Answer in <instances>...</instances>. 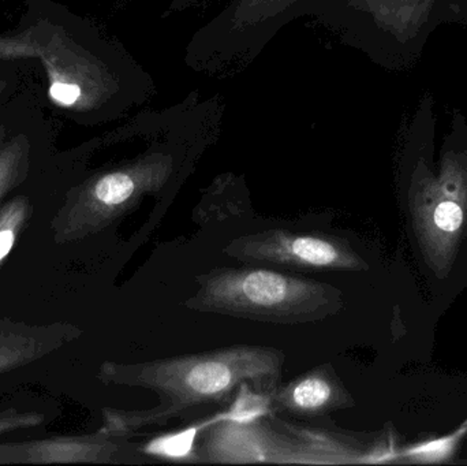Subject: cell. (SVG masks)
Wrapping results in <instances>:
<instances>
[{
  "mask_svg": "<svg viewBox=\"0 0 467 466\" xmlns=\"http://www.w3.org/2000/svg\"><path fill=\"white\" fill-rule=\"evenodd\" d=\"M219 96L199 90L161 109H144L141 139L133 155L104 167L66 194L51 222L57 243L100 233L148 196L178 188L213 145L223 123Z\"/></svg>",
  "mask_w": 467,
  "mask_h": 466,
  "instance_id": "1",
  "label": "cell"
},
{
  "mask_svg": "<svg viewBox=\"0 0 467 466\" xmlns=\"http://www.w3.org/2000/svg\"><path fill=\"white\" fill-rule=\"evenodd\" d=\"M285 361L282 350L255 345H235L147 363L106 361L99 369L100 382L152 391L161 402L145 410L106 408L101 430L130 438L147 427L188 420L205 410H226L244 383L271 397L282 385Z\"/></svg>",
  "mask_w": 467,
  "mask_h": 466,
  "instance_id": "2",
  "label": "cell"
},
{
  "mask_svg": "<svg viewBox=\"0 0 467 466\" xmlns=\"http://www.w3.org/2000/svg\"><path fill=\"white\" fill-rule=\"evenodd\" d=\"M19 59L43 63L57 106L96 120L123 117L156 93L150 74L122 47L82 44L51 24L0 36V60Z\"/></svg>",
  "mask_w": 467,
  "mask_h": 466,
  "instance_id": "3",
  "label": "cell"
},
{
  "mask_svg": "<svg viewBox=\"0 0 467 466\" xmlns=\"http://www.w3.org/2000/svg\"><path fill=\"white\" fill-rule=\"evenodd\" d=\"M196 295L183 306L272 325H306L335 315L340 292L331 285L274 268L218 267L196 275Z\"/></svg>",
  "mask_w": 467,
  "mask_h": 466,
  "instance_id": "4",
  "label": "cell"
},
{
  "mask_svg": "<svg viewBox=\"0 0 467 466\" xmlns=\"http://www.w3.org/2000/svg\"><path fill=\"white\" fill-rule=\"evenodd\" d=\"M310 16L389 71L413 68L447 25L444 0H320Z\"/></svg>",
  "mask_w": 467,
  "mask_h": 466,
  "instance_id": "5",
  "label": "cell"
},
{
  "mask_svg": "<svg viewBox=\"0 0 467 466\" xmlns=\"http://www.w3.org/2000/svg\"><path fill=\"white\" fill-rule=\"evenodd\" d=\"M193 462L342 465L368 462V457L327 430L288 423L272 410L246 419L224 410L194 446Z\"/></svg>",
  "mask_w": 467,
  "mask_h": 466,
  "instance_id": "6",
  "label": "cell"
},
{
  "mask_svg": "<svg viewBox=\"0 0 467 466\" xmlns=\"http://www.w3.org/2000/svg\"><path fill=\"white\" fill-rule=\"evenodd\" d=\"M320 0H230L186 46L189 68L232 73L250 65L291 22L310 16Z\"/></svg>",
  "mask_w": 467,
  "mask_h": 466,
  "instance_id": "7",
  "label": "cell"
},
{
  "mask_svg": "<svg viewBox=\"0 0 467 466\" xmlns=\"http://www.w3.org/2000/svg\"><path fill=\"white\" fill-rule=\"evenodd\" d=\"M227 256L258 267L296 273L354 271L361 260L342 238L320 232L268 229L227 243Z\"/></svg>",
  "mask_w": 467,
  "mask_h": 466,
  "instance_id": "8",
  "label": "cell"
},
{
  "mask_svg": "<svg viewBox=\"0 0 467 466\" xmlns=\"http://www.w3.org/2000/svg\"><path fill=\"white\" fill-rule=\"evenodd\" d=\"M130 438L99 430L81 437H54L47 440L0 445V465L49 464H144L148 460Z\"/></svg>",
  "mask_w": 467,
  "mask_h": 466,
  "instance_id": "9",
  "label": "cell"
},
{
  "mask_svg": "<svg viewBox=\"0 0 467 466\" xmlns=\"http://www.w3.org/2000/svg\"><path fill=\"white\" fill-rule=\"evenodd\" d=\"M269 399L272 412L304 421L327 420L350 401L334 367L328 364L299 375L287 385H280Z\"/></svg>",
  "mask_w": 467,
  "mask_h": 466,
  "instance_id": "10",
  "label": "cell"
},
{
  "mask_svg": "<svg viewBox=\"0 0 467 466\" xmlns=\"http://www.w3.org/2000/svg\"><path fill=\"white\" fill-rule=\"evenodd\" d=\"M70 323L30 325L0 320V374L14 371L47 357L81 337Z\"/></svg>",
  "mask_w": 467,
  "mask_h": 466,
  "instance_id": "11",
  "label": "cell"
},
{
  "mask_svg": "<svg viewBox=\"0 0 467 466\" xmlns=\"http://www.w3.org/2000/svg\"><path fill=\"white\" fill-rule=\"evenodd\" d=\"M30 167V141L25 134L5 141L0 150V202L24 182Z\"/></svg>",
  "mask_w": 467,
  "mask_h": 466,
  "instance_id": "12",
  "label": "cell"
},
{
  "mask_svg": "<svg viewBox=\"0 0 467 466\" xmlns=\"http://www.w3.org/2000/svg\"><path fill=\"white\" fill-rule=\"evenodd\" d=\"M32 211V202L26 196L14 197L0 207V265L13 251Z\"/></svg>",
  "mask_w": 467,
  "mask_h": 466,
  "instance_id": "13",
  "label": "cell"
},
{
  "mask_svg": "<svg viewBox=\"0 0 467 466\" xmlns=\"http://www.w3.org/2000/svg\"><path fill=\"white\" fill-rule=\"evenodd\" d=\"M467 432V421L454 434L449 437L439 438V440H430V442L420 443L408 449L403 456L414 460L417 462H441L451 456L452 451L457 448L461 438Z\"/></svg>",
  "mask_w": 467,
  "mask_h": 466,
  "instance_id": "14",
  "label": "cell"
},
{
  "mask_svg": "<svg viewBox=\"0 0 467 466\" xmlns=\"http://www.w3.org/2000/svg\"><path fill=\"white\" fill-rule=\"evenodd\" d=\"M44 423V416L37 412L18 409L0 410V435L10 434L18 430L33 429Z\"/></svg>",
  "mask_w": 467,
  "mask_h": 466,
  "instance_id": "15",
  "label": "cell"
},
{
  "mask_svg": "<svg viewBox=\"0 0 467 466\" xmlns=\"http://www.w3.org/2000/svg\"><path fill=\"white\" fill-rule=\"evenodd\" d=\"M447 24H457L461 16L467 13V0H444Z\"/></svg>",
  "mask_w": 467,
  "mask_h": 466,
  "instance_id": "16",
  "label": "cell"
},
{
  "mask_svg": "<svg viewBox=\"0 0 467 466\" xmlns=\"http://www.w3.org/2000/svg\"><path fill=\"white\" fill-rule=\"evenodd\" d=\"M213 2L216 0H171L169 11L170 13H182L189 8L202 7V5H207Z\"/></svg>",
  "mask_w": 467,
  "mask_h": 466,
  "instance_id": "17",
  "label": "cell"
},
{
  "mask_svg": "<svg viewBox=\"0 0 467 466\" xmlns=\"http://www.w3.org/2000/svg\"><path fill=\"white\" fill-rule=\"evenodd\" d=\"M5 128L3 125H0V150H2L3 145L5 144Z\"/></svg>",
  "mask_w": 467,
  "mask_h": 466,
  "instance_id": "18",
  "label": "cell"
},
{
  "mask_svg": "<svg viewBox=\"0 0 467 466\" xmlns=\"http://www.w3.org/2000/svg\"><path fill=\"white\" fill-rule=\"evenodd\" d=\"M457 25H462V26H466L467 27V13L463 14V16H461L460 19H458V24Z\"/></svg>",
  "mask_w": 467,
  "mask_h": 466,
  "instance_id": "19",
  "label": "cell"
},
{
  "mask_svg": "<svg viewBox=\"0 0 467 466\" xmlns=\"http://www.w3.org/2000/svg\"><path fill=\"white\" fill-rule=\"evenodd\" d=\"M5 82L2 81V79H0V93L3 92V89H5Z\"/></svg>",
  "mask_w": 467,
  "mask_h": 466,
  "instance_id": "20",
  "label": "cell"
}]
</instances>
